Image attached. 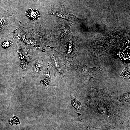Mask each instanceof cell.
I'll use <instances>...</instances> for the list:
<instances>
[{
  "label": "cell",
  "instance_id": "1",
  "mask_svg": "<svg viewBox=\"0 0 130 130\" xmlns=\"http://www.w3.org/2000/svg\"><path fill=\"white\" fill-rule=\"evenodd\" d=\"M56 43L59 46L58 52L64 64H66L69 59L78 52L80 47L76 38L70 30Z\"/></svg>",
  "mask_w": 130,
  "mask_h": 130
},
{
  "label": "cell",
  "instance_id": "2",
  "mask_svg": "<svg viewBox=\"0 0 130 130\" xmlns=\"http://www.w3.org/2000/svg\"><path fill=\"white\" fill-rule=\"evenodd\" d=\"M48 14L52 15L65 20L77 23L79 18L74 15L64 5H51L48 11Z\"/></svg>",
  "mask_w": 130,
  "mask_h": 130
},
{
  "label": "cell",
  "instance_id": "3",
  "mask_svg": "<svg viewBox=\"0 0 130 130\" xmlns=\"http://www.w3.org/2000/svg\"><path fill=\"white\" fill-rule=\"evenodd\" d=\"M48 56L51 64H52L58 74L60 76L65 74L64 64L58 51L53 49H49Z\"/></svg>",
  "mask_w": 130,
  "mask_h": 130
},
{
  "label": "cell",
  "instance_id": "4",
  "mask_svg": "<svg viewBox=\"0 0 130 130\" xmlns=\"http://www.w3.org/2000/svg\"><path fill=\"white\" fill-rule=\"evenodd\" d=\"M73 23L72 21L67 20L61 21L59 25L52 30L51 36L55 39L53 42L57 43L62 39L70 30L71 25Z\"/></svg>",
  "mask_w": 130,
  "mask_h": 130
},
{
  "label": "cell",
  "instance_id": "5",
  "mask_svg": "<svg viewBox=\"0 0 130 130\" xmlns=\"http://www.w3.org/2000/svg\"><path fill=\"white\" fill-rule=\"evenodd\" d=\"M11 15L6 12L0 15V38L8 35L11 26Z\"/></svg>",
  "mask_w": 130,
  "mask_h": 130
},
{
  "label": "cell",
  "instance_id": "6",
  "mask_svg": "<svg viewBox=\"0 0 130 130\" xmlns=\"http://www.w3.org/2000/svg\"><path fill=\"white\" fill-rule=\"evenodd\" d=\"M43 59V58H37L34 60L32 65V69L33 71V77L37 78L40 72L43 68L42 62Z\"/></svg>",
  "mask_w": 130,
  "mask_h": 130
},
{
  "label": "cell",
  "instance_id": "7",
  "mask_svg": "<svg viewBox=\"0 0 130 130\" xmlns=\"http://www.w3.org/2000/svg\"><path fill=\"white\" fill-rule=\"evenodd\" d=\"M51 65L49 61L42 72V81L43 84L46 86H48L51 81L50 72Z\"/></svg>",
  "mask_w": 130,
  "mask_h": 130
},
{
  "label": "cell",
  "instance_id": "8",
  "mask_svg": "<svg viewBox=\"0 0 130 130\" xmlns=\"http://www.w3.org/2000/svg\"><path fill=\"white\" fill-rule=\"evenodd\" d=\"M70 97L71 105L76 109L78 115L79 116H80L82 112L80 109L81 103L74 98L72 95H71Z\"/></svg>",
  "mask_w": 130,
  "mask_h": 130
},
{
  "label": "cell",
  "instance_id": "9",
  "mask_svg": "<svg viewBox=\"0 0 130 130\" xmlns=\"http://www.w3.org/2000/svg\"><path fill=\"white\" fill-rule=\"evenodd\" d=\"M26 14L32 20H38L40 17L39 13L37 9H30L26 11Z\"/></svg>",
  "mask_w": 130,
  "mask_h": 130
}]
</instances>
